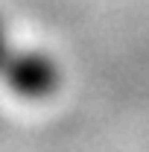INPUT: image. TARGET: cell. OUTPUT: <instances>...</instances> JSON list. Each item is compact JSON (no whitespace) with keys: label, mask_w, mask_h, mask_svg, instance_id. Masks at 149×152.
Listing matches in <instances>:
<instances>
[{"label":"cell","mask_w":149,"mask_h":152,"mask_svg":"<svg viewBox=\"0 0 149 152\" xmlns=\"http://www.w3.org/2000/svg\"><path fill=\"white\" fill-rule=\"evenodd\" d=\"M0 82L26 99H44L56 94L61 76L47 56L18 50L12 38H6L3 23H0Z\"/></svg>","instance_id":"1"}]
</instances>
